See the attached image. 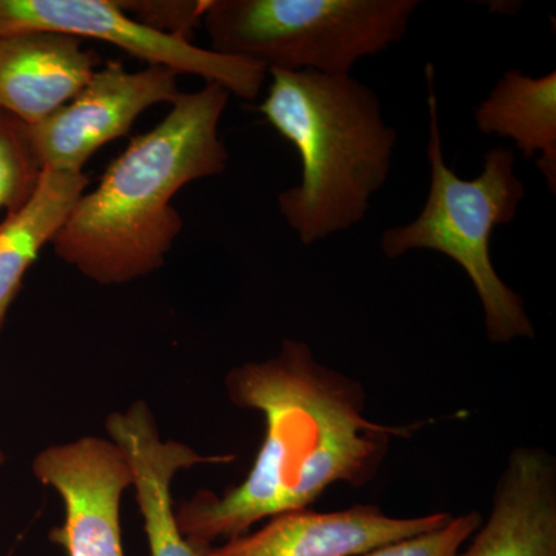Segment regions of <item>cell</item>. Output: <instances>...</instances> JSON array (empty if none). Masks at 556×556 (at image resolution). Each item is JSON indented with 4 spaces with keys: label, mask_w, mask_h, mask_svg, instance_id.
<instances>
[{
    "label": "cell",
    "mask_w": 556,
    "mask_h": 556,
    "mask_svg": "<svg viewBox=\"0 0 556 556\" xmlns=\"http://www.w3.org/2000/svg\"><path fill=\"white\" fill-rule=\"evenodd\" d=\"M42 170L28 126L0 112V211L10 212L24 204Z\"/></svg>",
    "instance_id": "cell-15"
},
{
    "label": "cell",
    "mask_w": 556,
    "mask_h": 556,
    "mask_svg": "<svg viewBox=\"0 0 556 556\" xmlns=\"http://www.w3.org/2000/svg\"><path fill=\"white\" fill-rule=\"evenodd\" d=\"M475 124L482 135L511 139L525 159H536L555 195L556 72L533 78L522 70H508L475 109Z\"/></svg>",
    "instance_id": "cell-14"
},
{
    "label": "cell",
    "mask_w": 556,
    "mask_h": 556,
    "mask_svg": "<svg viewBox=\"0 0 556 556\" xmlns=\"http://www.w3.org/2000/svg\"><path fill=\"white\" fill-rule=\"evenodd\" d=\"M105 428L134 470L150 556H206L212 546L188 540L179 532L172 481L179 470L200 464L232 463V456H203L182 442L163 441L155 417L142 401L135 402L127 412L112 413Z\"/></svg>",
    "instance_id": "cell-10"
},
{
    "label": "cell",
    "mask_w": 556,
    "mask_h": 556,
    "mask_svg": "<svg viewBox=\"0 0 556 556\" xmlns=\"http://www.w3.org/2000/svg\"><path fill=\"white\" fill-rule=\"evenodd\" d=\"M101 64L100 53L75 36H0V112L35 126L73 100Z\"/></svg>",
    "instance_id": "cell-11"
},
{
    "label": "cell",
    "mask_w": 556,
    "mask_h": 556,
    "mask_svg": "<svg viewBox=\"0 0 556 556\" xmlns=\"http://www.w3.org/2000/svg\"><path fill=\"white\" fill-rule=\"evenodd\" d=\"M178 76L164 67L129 72L119 61L98 68L73 100L28 127L42 169L83 172L98 150L127 137L146 110L177 100Z\"/></svg>",
    "instance_id": "cell-7"
},
{
    "label": "cell",
    "mask_w": 556,
    "mask_h": 556,
    "mask_svg": "<svg viewBox=\"0 0 556 556\" xmlns=\"http://www.w3.org/2000/svg\"><path fill=\"white\" fill-rule=\"evenodd\" d=\"M482 526L479 511L453 517L447 525L420 535L387 544L362 556H457L460 547Z\"/></svg>",
    "instance_id": "cell-16"
},
{
    "label": "cell",
    "mask_w": 556,
    "mask_h": 556,
    "mask_svg": "<svg viewBox=\"0 0 556 556\" xmlns=\"http://www.w3.org/2000/svg\"><path fill=\"white\" fill-rule=\"evenodd\" d=\"M226 391L233 405L263 416L265 438L240 485L222 496L200 490L175 508L181 535L208 546L308 508L331 485L368 484L391 442L416 428L369 419L361 382L320 364L300 340H283L268 361L230 369Z\"/></svg>",
    "instance_id": "cell-1"
},
{
    "label": "cell",
    "mask_w": 556,
    "mask_h": 556,
    "mask_svg": "<svg viewBox=\"0 0 556 556\" xmlns=\"http://www.w3.org/2000/svg\"><path fill=\"white\" fill-rule=\"evenodd\" d=\"M25 31L101 40L148 62L149 67L200 76L247 101L258 97L268 76V70L258 62L153 30L121 9L118 0H0V36Z\"/></svg>",
    "instance_id": "cell-6"
},
{
    "label": "cell",
    "mask_w": 556,
    "mask_h": 556,
    "mask_svg": "<svg viewBox=\"0 0 556 556\" xmlns=\"http://www.w3.org/2000/svg\"><path fill=\"white\" fill-rule=\"evenodd\" d=\"M87 186L84 172L43 169L28 200L5 212L0 222V328L25 274L58 236Z\"/></svg>",
    "instance_id": "cell-13"
},
{
    "label": "cell",
    "mask_w": 556,
    "mask_h": 556,
    "mask_svg": "<svg viewBox=\"0 0 556 556\" xmlns=\"http://www.w3.org/2000/svg\"><path fill=\"white\" fill-rule=\"evenodd\" d=\"M445 511L417 518H393L376 506L346 510L287 511L254 533L208 548L206 556H362L387 544L447 525Z\"/></svg>",
    "instance_id": "cell-9"
},
{
    "label": "cell",
    "mask_w": 556,
    "mask_h": 556,
    "mask_svg": "<svg viewBox=\"0 0 556 556\" xmlns=\"http://www.w3.org/2000/svg\"><path fill=\"white\" fill-rule=\"evenodd\" d=\"M457 556H556V463L551 453L538 447L510 453L489 519Z\"/></svg>",
    "instance_id": "cell-12"
},
{
    "label": "cell",
    "mask_w": 556,
    "mask_h": 556,
    "mask_svg": "<svg viewBox=\"0 0 556 556\" xmlns=\"http://www.w3.org/2000/svg\"><path fill=\"white\" fill-rule=\"evenodd\" d=\"M3 463H5V455H3L2 450H0V466H2Z\"/></svg>",
    "instance_id": "cell-18"
},
{
    "label": "cell",
    "mask_w": 556,
    "mask_h": 556,
    "mask_svg": "<svg viewBox=\"0 0 556 556\" xmlns=\"http://www.w3.org/2000/svg\"><path fill=\"white\" fill-rule=\"evenodd\" d=\"M417 0H208L211 50L266 70L351 75L404 38Z\"/></svg>",
    "instance_id": "cell-5"
},
{
    "label": "cell",
    "mask_w": 556,
    "mask_h": 556,
    "mask_svg": "<svg viewBox=\"0 0 556 556\" xmlns=\"http://www.w3.org/2000/svg\"><path fill=\"white\" fill-rule=\"evenodd\" d=\"M33 471L64 503V525L50 532L54 544L68 556H124L121 496L135 478L115 442L89 437L51 445L35 457Z\"/></svg>",
    "instance_id": "cell-8"
},
{
    "label": "cell",
    "mask_w": 556,
    "mask_h": 556,
    "mask_svg": "<svg viewBox=\"0 0 556 556\" xmlns=\"http://www.w3.org/2000/svg\"><path fill=\"white\" fill-rule=\"evenodd\" d=\"M430 137V189L416 219L387 229L380 248L388 258H399L413 249H427L453 260L467 274L484 309L486 339L510 343L535 338L525 300L504 283L492 262L493 230L508 225L526 199V186L515 174L514 150L490 149L477 178L464 179L450 169L442 150L439 105L434 93V67L427 64Z\"/></svg>",
    "instance_id": "cell-4"
},
{
    "label": "cell",
    "mask_w": 556,
    "mask_h": 556,
    "mask_svg": "<svg viewBox=\"0 0 556 556\" xmlns=\"http://www.w3.org/2000/svg\"><path fill=\"white\" fill-rule=\"evenodd\" d=\"M229 98L218 84L179 93L164 119L131 139L97 188L83 193L51 241L56 257L104 287L163 268L182 230L172 200L228 169L219 123Z\"/></svg>",
    "instance_id": "cell-2"
},
{
    "label": "cell",
    "mask_w": 556,
    "mask_h": 556,
    "mask_svg": "<svg viewBox=\"0 0 556 556\" xmlns=\"http://www.w3.org/2000/svg\"><path fill=\"white\" fill-rule=\"evenodd\" d=\"M258 105L294 146L302 181L277 197L278 211L305 247L356 226L391 172L397 131L379 97L351 75L269 70Z\"/></svg>",
    "instance_id": "cell-3"
},
{
    "label": "cell",
    "mask_w": 556,
    "mask_h": 556,
    "mask_svg": "<svg viewBox=\"0 0 556 556\" xmlns=\"http://www.w3.org/2000/svg\"><path fill=\"white\" fill-rule=\"evenodd\" d=\"M131 17L172 36L189 39V33L203 20L208 0H118Z\"/></svg>",
    "instance_id": "cell-17"
}]
</instances>
